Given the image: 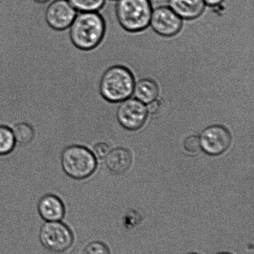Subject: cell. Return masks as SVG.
<instances>
[{
  "instance_id": "cell-1",
  "label": "cell",
  "mask_w": 254,
  "mask_h": 254,
  "mask_svg": "<svg viewBox=\"0 0 254 254\" xmlns=\"http://www.w3.org/2000/svg\"><path fill=\"white\" fill-rule=\"evenodd\" d=\"M68 29L74 46L89 50L98 46L103 39L106 31L105 21L99 12H78Z\"/></svg>"
},
{
  "instance_id": "cell-2",
  "label": "cell",
  "mask_w": 254,
  "mask_h": 254,
  "mask_svg": "<svg viewBox=\"0 0 254 254\" xmlns=\"http://www.w3.org/2000/svg\"><path fill=\"white\" fill-rule=\"evenodd\" d=\"M135 82L133 72L128 67L114 65L104 72L99 89L106 100L119 103L133 95Z\"/></svg>"
},
{
  "instance_id": "cell-3",
  "label": "cell",
  "mask_w": 254,
  "mask_h": 254,
  "mask_svg": "<svg viewBox=\"0 0 254 254\" xmlns=\"http://www.w3.org/2000/svg\"><path fill=\"white\" fill-rule=\"evenodd\" d=\"M117 21L124 31L130 33L144 31L149 26L153 7L150 0H116Z\"/></svg>"
},
{
  "instance_id": "cell-4",
  "label": "cell",
  "mask_w": 254,
  "mask_h": 254,
  "mask_svg": "<svg viewBox=\"0 0 254 254\" xmlns=\"http://www.w3.org/2000/svg\"><path fill=\"white\" fill-rule=\"evenodd\" d=\"M98 159L93 152L81 145L66 147L61 154V166L64 173L76 180L90 177L98 168Z\"/></svg>"
},
{
  "instance_id": "cell-5",
  "label": "cell",
  "mask_w": 254,
  "mask_h": 254,
  "mask_svg": "<svg viewBox=\"0 0 254 254\" xmlns=\"http://www.w3.org/2000/svg\"><path fill=\"white\" fill-rule=\"evenodd\" d=\"M39 237L46 250L56 253L68 250L74 242L73 231L61 221L45 223L40 230Z\"/></svg>"
},
{
  "instance_id": "cell-6",
  "label": "cell",
  "mask_w": 254,
  "mask_h": 254,
  "mask_svg": "<svg viewBox=\"0 0 254 254\" xmlns=\"http://www.w3.org/2000/svg\"><path fill=\"white\" fill-rule=\"evenodd\" d=\"M148 114L146 104L131 97L119 103L116 109L117 121L123 128L129 131L140 129Z\"/></svg>"
},
{
  "instance_id": "cell-7",
  "label": "cell",
  "mask_w": 254,
  "mask_h": 254,
  "mask_svg": "<svg viewBox=\"0 0 254 254\" xmlns=\"http://www.w3.org/2000/svg\"><path fill=\"white\" fill-rule=\"evenodd\" d=\"M149 26L159 36L171 37L181 32L183 19L169 6H161L153 9Z\"/></svg>"
},
{
  "instance_id": "cell-8",
  "label": "cell",
  "mask_w": 254,
  "mask_h": 254,
  "mask_svg": "<svg viewBox=\"0 0 254 254\" xmlns=\"http://www.w3.org/2000/svg\"><path fill=\"white\" fill-rule=\"evenodd\" d=\"M78 11L68 0H52L45 9V19L50 27L59 31L68 29Z\"/></svg>"
},
{
  "instance_id": "cell-9",
  "label": "cell",
  "mask_w": 254,
  "mask_h": 254,
  "mask_svg": "<svg viewBox=\"0 0 254 254\" xmlns=\"http://www.w3.org/2000/svg\"><path fill=\"white\" fill-rule=\"evenodd\" d=\"M201 148L210 156H218L230 146L231 136L225 127L213 125L204 129L200 137Z\"/></svg>"
},
{
  "instance_id": "cell-10",
  "label": "cell",
  "mask_w": 254,
  "mask_h": 254,
  "mask_svg": "<svg viewBox=\"0 0 254 254\" xmlns=\"http://www.w3.org/2000/svg\"><path fill=\"white\" fill-rule=\"evenodd\" d=\"M37 211L46 222L61 221L65 216L66 208L58 196L49 193L42 196L37 204Z\"/></svg>"
},
{
  "instance_id": "cell-11",
  "label": "cell",
  "mask_w": 254,
  "mask_h": 254,
  "mask_svg": "<svg viewBox=\"0 0 254 254\" xmlns=\"http://www.w3.org/2000/svg\"><path fill=\"white\" fill-rule=\"evenodd\" d=\"M168 6L181 18L193 20L203 14L206 6L203 0H168Z\"/></svg>"
},
{
  "instance_id": "cell-12",
  "label": "cell",
  "mask_w": 254,
  "mask_h": 254,
  "mask_svg": "<svg viewBox=\"0 0 254 254\" xmlns=\"http://www.w3.org/2000/svg\"><path fill=\"white\" fill-rule=\"evenodd\" d=\"M105 160L109 171L116 175H121L130 168L132 156L128 149L118 148L111 150Z\"/></svg>"
},
{
  "instance_id": "cell-13",
  "label": "cell",
  "mask_w": 254,
  "mask_h": 254,
  "mask_svg": "<svg viewBox=\"0 0 254 254\" xmlns=\"http://www.w3.org/2000/svg\"><path fill=\"white\" fill-rule=\"evenodd\" d=\"M159 93L158 84L154 80L145 78L135 82L133 89L134 98L147 104L158 99Z\"/></svg>"
},
{
  "instance_id": "cell-14",
  "label": "cell",
  "mask_w": 254,
  "mask_h": 254,
  "mask_svg": "<svg viewBox=\"0 0 254 254\" xmlns=\"http://www.w3.org/2000/svg\"><path fill=\"white\" fill-rule=\"evenodd\" d=\"M16 145L25 147L29 145L36 137V128L29 122H16L11 127Z\"/></svg>"
},
{
  "instance_id": "cell-15",
  "label": "cell",
  "mask_w": 254,
  "mask_h": 254,
  "mask_svg": "<svg viewBox=\"0 0 254 254\" xmlns=\"http://www.w3.org/2000/svg\"><path fill=\"white\" fill-rule=\"evenodd\" d=\"M16 145L11 127L6 124H0V156H4L11 154Z\"/></svg>"
},
{
  "instance_id": "cell-16",
  "label": "cell",
  "mask_w": 254,
  "mask_h": 254,
  "mask_svg": "<svg viewBox=\"0 0 254 254\" xmlns=\"http://www.w3.org/2000/svg\"><path fill=\"white\" fill-rule=\"evenodd\" d=\"M78 12H98L103 8L107 0H68Z\"/></svg>"
},
{
  "instance_id": "cell-17",
  "label": "cell",
  "mask_w": 254,
  "mask_h": 254,
  "mask_svg": "<svg viewBox=\"0 0 254 254\" xmlns=\"http://www.w3.org/2000/svg\"><path fill=\"white\" fill-rule=\"evenodd\" d=\"M83 254H111L107 245L101 241H93L86 246Z\"/></svg>"
},
{
  "instance_id": "cell-18",
  "label": "cell",
  "mask_w": 254,
  "mask_h": 254,
  "mask_svg": "<svg viewBox=\"0 0 254 254\" xmlns=\"http://www.w3.org/2000/svg\"><path fill=\"white\" fill-rule=\"evenodd\" d=\"M184 147L189 153H198L201 149L200 138L196 136H189L184 141Z\"/></svg>"
},
{
  "instance_id": "cell-19",
  "label": "cell",
  "mask_w": 254,
  "mask_h": 254,
  "mask_svg": "<svg viewBox=\"0 0 254 254\" xmlns=\"http://www.w3.org/2000/svg\"><path fill=\"white\" fill-rule=\"evenodd\" d=\"M111 151V147L108 144L101 142L94 146L93 152L97 159L103 160L106 158Z\"/></svg>"
},
{
  "instance_id": "cell-20",
  "label": "cell",
  "mask_w": 254,
  "mask_h": 254,
  "mask_svg": "<svg viewBox=\"0 0 254 254\" xmlns=\"http://www.w3.org/2000/svg\"><path fill=\"white\" fill-rule=\"evenodd\" d=\"M146 105L149 114L156 113L159 110V108H160V103H159L158 99L146 104Z\"/></svg>"
},
{
  "instance_id": "cell-21",
  "label": "cell",
  "mask_w": 254,
  "mask_h": 254,
  "mask_svg": "<svg viewBox=\"0 0 254 254\" xmlns=\"http://www.w3.org/2000/svg\"><path fill=\"white\" fill-rule=\"evenodd\" d=\"M205 6L215 7L223 3L224 0H203Z\"/></svg>"
},
{
  "instance_id": "cell-22",
  "label": "cell",
  "mask_w": 254,
  "mask_h": 254,
  "mask_svg": "<svg viewBox=\"0 0 254 254\" xmlns=\"http://www.w3.org/2000/svg\"><path fill=\"white\" fill-rule=\"evenodd\" d=\"M32 1L37 2V3L47 4L52 0H32Z\"/></svg>"
},
{
  "instance_id": "cell-23",
  "label": "cell",
  "mask_w": 254,
  "mask_h": 254,
  "mask_svg": "<svg viewBox=\"0 0 254 254\" xmlns=\"http://www.w3.org/2000/svg\"><path fill=\"white\" fill-rule=\"evenodd\" d=\"M228 254V253H221V254Z\"/></svg>"
},
{
  "instance_id": "cell-24",
  "label": "cell",
  "mask_w": 254,
  "mask_h": 254,
  "mask_svg": "<svg viewBox=\"0 0 254 254\" xmlns=\"http://www.w3.org/2000/svg\"><path fill=\"white\" fill-rule=\"evenodd\" d=\"M111 1H116V0H111Z\"/></svg>"
}]
</instances>
